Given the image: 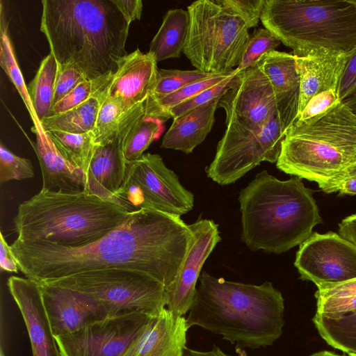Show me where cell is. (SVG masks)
Returning a JSON list of instances; mask_svg holds the SVG:
<instances>
[{
  "instance_id": "obj_1",
  "label": "cell",
  "mask_w": 356,
  "mask_h": 356,
  "mask_svg": "<svg viewBox=\"0 0 356 356\" xmlns=\"http://www.w3.org/2000/svg\"><path fill=\"white\" fill-rule=\"evenodd\" d=\"M193 238L181 216L140 209L86 245L17 238L10 248L19 270L37 283L87 270L122 268L145 273L167 289L176 279Z\"/></svg>"
},
{
  "instance_id": "obj_2",
  "label": "cell",
  "mask_w": 356,
  "mask_h": 356,
  "mask_svg": "<svg viewBox=\"0 0 356 356\" xmlns=\"http://www.w3.org/2000/svg\"><path fill=\"white\" fill-rule=\"evenodd\" d=\"M40 31L58 64L105 87L128 53L130 24L111 0H42Z\"/></svg>"
},
{
  "instance_id": "obj_3",
  "label": "cell",
  "mask_w": 356,
  "mask_h": 356,
  "mask_svg": "<svg viewBox=\"0 0 356 356\" xmlns=\"http://www.w3.org/2000/svg\"><path fill=\"white\" fill-rule=\"evenodd\" d=\"M186 321L240 348L271 346L282 334L284 301L272 283L228 281L203 271Z\"/></svg>"
},
{
  "instance_id": "obj_4",
  "label": "cell",
  "mask_w": 356,
  "mask_h": 356,
  "mask_svg": "<svg viewBox=\"0 0 356 356\" xmlns=\"http://www.w3.org/2000/svg\"><path fill=\"white\" fill-rule=\"evenodd\" d=\"M238 200L241 240L253 251L285 252L323 222L313 191L296 176L282 181L263 170L241 191Z\"/></svg>"
},
{
  "instance_id": "obj_5",
  "label": "cell",
  "mask_w": 356,
  "mask_h": 356,
  "mask_svg": "<svg viewBox=\"0 0 356 356\" xmlns=\"http://www.w3.org/2000/svg\"><path fill=\"white\" fill-rule=\"evenodd\" d=\"M131 212L86 190L69 193L42 188L19 205L13 222L20 241L79 247L119 227Z\"/></svg>"
},
{
  "instance_id": "obj_6",
  "label": "cell",
  "mask_w": 356,
  "mask_h": 356,
  "mask_svg": "<svg viewBox=\"0 0 356 356\" xmlns=\"http://www.w3.org/2000/svg\"><path fill=\"white\" fill-rule=\"evenodd\" d=\"M355 163L356 113L339 101L325 113L292 124L276 167L321 185Z\"/></svg>"
},
{
  "instance_id": "obj_7",
  "label": "cell",
  "mask_w": 356,
  "mask_h": 356,
  "mask_svg": "<svg viewBox=\"0 0 356 356\" xmlns=\"http://www.w3.org/2000/svg\"><path fill=\"white\" fill-rule=\"evenodd\" d=\"M261 22L296 57L320 48L347 54L356 47L349 0H266Z\"/></svg>"
},
{
  "instance_id": "obj_8",
  "label": "cell",
  "mask_w": 356,
  "mask_h": 356,
  "mask_svg": "<svg viewBox=\"0 0 356 356\" xmlns=\"http://www.w3.org/2000/svg\"><path fill=\"white\" fill-rule=\"evenodd\" d=\"M189 27L183 53L202 72L226 73L240 64L250 40L244 22L216 0L190 4Z\"/></svg>"
},
{
  "instance_id": "obj_9",
  "label": "cell",
  "mask_w": 356,
  "mask_h": 356,
  "mask_svg": "<svg viewBox=\"0 0 356 356\" xmlns=\"http://www.w3.org/2000/svg\"><path fill=\"white\" fill-rule=\"evenodd\" d=\"M104 304L110 316L140 312L156 316L165 307V287L153 277L130 269L92 270L45 281Z\"/></svg>"
},
{
  "instance_id": "obj_10",
  "label": "cell",
  "mask_w": 356,
  "mask_h": 356,
  "mask_svg": "<svg viewBox=\"0 0 356 356\" xmlns=\"http://www.w3.org/2000/svg\"><path fill=\"white\" fill-rule=\"evenodd\" d=\"M223 136L206 172L220 185L236 182L263 161L276 163L286 131L278 115L251 129L236 122L226 124Z\"/></svg>"
},
{
  "instance_id": "obj_11",
  "label": "cell",
  "mask_w": 356,
  "mask_h": 356,
  "mask_svg": "<svg viewBox=\"0 0 356 356\" xmlns=\"http://www.w3.org/2000/svg\"><path fill=\"white\" fill-rule=\"evenodd\" d=\"M130 211L140 209L182 216L193 208L194 195L156 154L146 153L127 164L124 181L115 194Z\"/></svg>"
},
{
  "instance_id": "obj_12",
  "label": "cell",
  "mask_w": 356,
  "mask_h": 356,
  "mask_svg": "<svg viewBox=\"0 0 356 356\" xmlns=\"http://www.w3.org/2000/svg\"><path fill=\"white\" fill-rule=\"evenodd\" d=\"M152 317L121 314L54 337L61 356H121Z\"/></svg>"
},
{
  "instance_id": "obj_13",
  "label": "cell",
  "mask_w": 356,
  "mask_h": 356,
  "mask_svg": "<svg viewBox=\"0 0 356 356\" xmlns=\"http://www.w3.org/2000/svg\"><path fill=\"white\" fill-rule=\"evenodd\" d=\"M294 266L318 289L356 278V245L340 235L313 233L300 245Z\"/></svg>"
},
{
  "instance_id": "obj_14",
  "label": "cell",
  "mask_w": 356,
  "mask_h": 356,
  "mask_svg": "<svg viewBox=\"0 0 356 356\" xmlns=\"http://www.w3.org/2000/svg\"><path fill=\"white\" fill-rule=\"evenodd\" d=\"M218 107L225 112V124L236 122L251 129L279 115L271 84L259 63L237 71L219 100Z\"/></svg>"
},
{
  "instance_id": "obj_15",
  "label": "cell",
  "mask_w": 356,
  "mask_h": 356,
  "mask_svg": "<svg viewBox=\"0 0 356 356\" xmlns=\"http://www.w3.org/2000/svg\"><path fill=\"white\" fill-rule=\"evenodd\" d=\"M146 102L129 109L115 131L103 143L95 145L86 191L120 204L115 194L122 186L126 172L123 144L135 124L147 115Z\"/></svg>"
},
{
  "instance_id": "obj_16",
  "label": "cell",
  "mask_w": 356,
  "mask_h": 356,
  "mask_svg": "<svg viewBox=\"0 0 356 356\" xmlns=\"http://www.w3.org/2000/svg\"><path fill=\"white\" fill-rule=\"evenodd\" d=\"M188 225L193 241L176 279L165 289V307L178 316L189 312L202 266L221 240L218 225L212 220L202 219Z\"/></svg>"
},
{
  "instance_id": "obj_17",
  "label": "cell",
  "mask_w": 356,
  "mask_h": 356,
  "mask_svg": "<svg viewBox=\"0 0 356 356\" xmlns=\"http://www.w3.org/2000/svg\"><path fill=\"white\" fill-rule=\"evenodd\" d=\"M38 284L54 337L74 332L111 317L106 306L95 299L69 289Z\"/></svg>"
},
{
  "instance_id": "obj_18",
  "label": "cell",
  "mask_w": 356,
  "mask_h": 356,
  "mask_svg": "<svg viewBox=\"0 0 356 356\" xmlns=\"http://www.w3.org/2000/svg\"><path fill=\"white\" fill-rule=\"evenodd\" d=\"M157 71L155 57L149 51L144 54L137 49L127 54L117 72L98 92L130 109L145 103L154 94Z\"/></svg>"
},
{
  "instance_id": "obj_19",
  "label": "cell",
  "mask_w": 356,
  "mask_h": 356,
  "mask_svg": "<svg viewBox=\"0 0 356 356\" xmlns=\"http://www.w3.org/2000/svg\"><path fill=\"white\" fill-rule=\"evenodd\" d=\"M7 285L26 327L33 356H61L43 305L38 283L11 276Z\"/></svg>"
},
{
  "instance_id": "obj_20",
  "label": "cell",
  "mask_w": 356,
  "mask_h": 356,
  "mask_svg": "<svg viewBox=\"0 0 356 356\" xmlns=\"http://www.w3.org/2000/svg\"><path fill=\"white\" fill-rule=\"evenodd\" d=\"M188 329L186 317L165 307L150 318L121 356H184Z\"/></svg>"
},
{
  "instance_id": "obj_21",
  "label": "cell",
  "mask_w": 356,
  "mask_h": 356,
  "mask_svg": "<svg viewBox=\"0 0 356 356\" xmlns=\"http://www.w3.org/2000/svg\"><path fill=\"white\" fill-rule=\"evenodd\" d=\"M258 63L271 84L280 120L287 132L298 114L300 79L296 57L274 50L266 54Z\"/></svg>"
},
{
  "instance_id": "obj_22",
  "label": "cell",
  "mask_w": 356,
  "mask_h": 356,
  "mask_svg": "<svg viewBox=\"0 0 356 356\" xmlns=\"http://www.w3.org/2000/svg\"><path fill=\"white\" fill-rule=\"evenodd\" d=\"M295 57L300 79L298 115L314 96L337 90L347 54L320 48L306 56Z\"/></svg>"
},
{
  "instance_id": "obj_23",
  "label": "cell",
  "mask_w": 356,
  "mask_h": 356,
  "mask_svg": "<svg viewBox=\"0 0 356 356\" xmlns=\"http://www.w3.org/2000/svg\"><path fill=\"white\" fill-rule=\"evenodd\" d=\"M32 131L36 136L33 147L42 171V188L69 193L87 190V175L61 154L40 124L33 125Z\"/></svg>"
},
{
  "instance_id": "obj_24",
  "label": "cell",
  "mask_w": 356,
  "mask_h": 356,
  "mask_svg": "<svg viewBox=\"0 0 356 356\" xmlns=\"http://www.w3.org/2000/svg\"><path fill=\"white\" fill-rule=\"evenodd\" d=\"M219 100L199 106L173 119L163 137L161 147L191 153L210 133Z\"/></svg>"
},
{
  "instance_id": "obj_25",
  "label": "cell",
  "mask_w": 356,
  "mask_h": 356,
  "mask_svg": "<svg viewBox=\"0 0 356 356\" xmlns=\"http://www.w3.org/2000/svg\"><path fill=\"white\" fill-rule=\"evenodd\" d=\"M188 27L189 14L187 10H169L150 42L149 52L157 62L179 58L186 44Z\"/></svg>"
},
{
  "instance_id": "obj_26",
  "label": "cell",
  "mask_w": 356,
  "mask_h": 356,
  "mask_svg": "<svg viewBox=\"0 0 356 356\" xmlns=\"http://www.w3.org/2000/svg\"><path fill=\"white\" fill-rule=\"evenodd\" d=\"M99 107L100 99L96 93L81 104L43 120L40 126L44 131L56 130L76 134L91 132L95 127Z\"/></svg>"
},
{
  "instance_id": "obj_27",
  "label": "cell",
  "mask_w": 356,
  "mask_h": 356,
  "mask_svg": "<svg viewBox=\"0 0 356 356\" xmlns=\"http://www.w3.org/2000/svg\"><path fill=\"white\" fill-rule=\"evenodd\" d=\"M312 321L329 345L356 356V314L332 316L316 312Z\"/></svg>"
},
{
  "instance_id": "obj_28",
  "label": "cell",
  "mask_w": 356,
  "mask_h": 356,
  "mask_svg": "<svg viewBox=\"0 0 356 356\" xmlns=\"http://www.w3.org/2000/svg\"><path fill=\"white\" fill-rule=\"evenodd\" d=\"M58 67V64L50 52L42 60L35 77L27 86L35 117L40 123L50 116L53 108Z\"/></svg>"
},
{
  "instance_id": "obj_29",
  "label": "cell",
  "mask_w": 356,
  "mask_h": 356,
  "mask_svg": "<svg viewBox=\"0 0 356 356\" xmlns=\"http://www.w3.org/2000/svg\"><path fill=\"white\" fill-rule=\"evenodd\" d=\"M61 154L88 176L90 163L95 147L92 131L76 134L61 131H46Z\"/></svg>"
},
{
  "instance_id": "obj_30",
  "label": "cell",
  "mask_w": 356,
  "mask_h": 356,
  "mask_svg": "<svg viewBox=\"0 0 356 356\" xmlns=\"http://www.w3.org/2000/svg\"><path fill=\"white\" fill-rule=\"evenodd\" d=\"M0 65L11 82L17 90L28 111L30 113L33 125L40 124L37 120L31 101L27 90V86L16 60L15 51L8 35V23L6 16L1 12L0 30Z\"/></svg>"
},
{
  "instance_id": "obj_31",
  "label": "cell",
  "mask_w": 356,
  "mask_h": 356,
  "mask_svg": "<svg viewBox=\"0 0 356 356\" xmlns=\"http://www.w3.org/2000/svg\"><path fill=\"white\" fill-rule=\"evenodd\" d=\"M163 122L156 118H141L132 127L123 144V154L127 163L140 158L150 144L158 139L163 130Z\"/></svg>"
},
{
  "instance_id": "obj_32",
  "label": "cell",
  "mask_w": 356,
  "mask_h": 356,
  "mask_svg": "<svg viewBox=\"0 0 356 356\" xmlns=\"http://www.w3.org/2000/svg\"><path fill=\"white\" fill-rule=\"evenodd\" d=\"M100 107L95 127L92 131L96 144L106 140L117 129L122 118L129 109L125 108L121 103L100 95ZM131 109V108H130Z\"/></svg>"
},
{
  "instance_id": "obj_33",
  "label": "cell",
  "mask_w": 356,
  "mask_h": 356,
  "mask_svg": "<svg viewBox=\"0 0 356 356\" xmlns=\"http://www.w3.org/2000/svg\"><path fill=\"white\" fill-rule=\"evenodd\" d=\"M214 74L206 73L199 70H180L159 69L154 94L150 97L159 99L173 93L190 83L209 77Z\"/></svg>"
},
{
  "instance_id": "obj_34",
  "label": "cell",
  "mask_w": 356,
  "mask_h": 356,
  "mask_svg": "<svg viewBox=\"0 0 356 356\" xmlns=\"http://www.w3.org/2000/svg\"><path fill=\"white\" fill-rule=\"evenodd\" d=\"M280 43V40L267 29H256L250 37L236 70L240 72L254 65L266 54L274 51Z\"/></svg>"
},
{
  "instance_id": "obj_35",
  "label": "cell",
  "mask_w": 356,
  "mask_h": 356,
  "mask_svg": "<svg viewBox=\"0 0 356 356\" xmlns=\"http://www.w3.org/2000/svg\"><path fill=\"white\" fill-rule=\"evenodd\" d=\"M34 177L32 163L29 159L20 157L0 144V183L11 180H22Z\"/></svg>"
},
{
  "instance_id": "obj_36",
  "label": "cell",
  "mask_w": 356,
  "mask_h": 356,
  "mask_svg": "<svg viewBox=\"0 0 356 356\" xmlns=\"http://www.w3.org/2000/svg\"><path fill=\"white\" fill-rule=\"evenodd\" d=\"M234 75L170 108L166 111L168 119L176 118L199 106L220 100L227 90L229 83Z\"/></svg>"
},
{
  "instance_id": "obj_37",
  "label": "cell",
  "mask_w": 356,
  "mask_h": 356,
  "mask_svg": "<svg viewBox=\"0 0 356 356\" xmlns=\"http://www.w3.org/2000/svg\"><path fill=\"white\" fill-rule=\"evenodd\" d=\"M102 90V86L98 83L88 79L84 80L54 105L49 117L66 112L81 104Z\"/></svg>"
},
{
  "instance_id": "obj_38",
  "label": "cell",
  "mask_w": 356,
  "mask_h": 356,
  "mask_svg": "<svg viewBox=\"0 0 356 356\" xmlns=\"http://www.w3.org/2000/svg\"><path fill=\"white\" fill-rule=\"evenodd\" d=\"M217 2L237 15L248 29L257 25L266 0H216Z\"/></svg>"
},
{
  "instance_id": "obj_39",
  "label": "cell",
  "mask_w": 356,
  "mask_h": 356,
  "mask_svg": "<svg viewBox=\"0 0 356 356\" xmlns=\"http://www.w3.org/2000/svg\"><path fill=\"white\" fill-rule=\"evenodd\" d=\"M86 79L83 74L73 65L58 64L53 106Z\"/></svg>"
},
{
  "instance_id": "obj_40",
  "label": "cell",
  "mask_w": 356,
  "mask_h": 356,
  "mask_svg": "<svg viewBox=\"0 0 356 356\" xmlns=\"http://www.w3.org/2000/svg\"><path fill=\"white\" fill-rule=\"evenodd\" d=\"M339 101L337 90L322 92L310 99L303 111L298 115L297 120H307L321 115Z\"/></svg>"
},
{
  "instance_id": "obj_41",
  "label": "cell",
  "mask_w": 356,
  "mask_h": 356,
  "mask_svg": "<svg viewBox=\"0 0 356 356\" xmlns=\"http://www.w3.org/2000/svg\"><path fill=\"white\" fill-rule=\"evenodd\" d=\"M318 186L326 193L339 192L340 195H355L356 163L334 179Z\"/></svg>"
},
{
  "instance_id": "obj_42",
  "label": "cell",
  "mask_w": 356,
  "mask_h": 356,
  "mask_svg": "<svg viewBox=\"0 0 356 356\" xmlns=\"http://www.w3.org/2000/svg\"><path fill=\"white\" fill-rule=\"evenodd\" d=\"M316 312L339 316L356 314V296L344 298H316Z\"/></svg>"
},
{
  "instance_id": "obj_43",
  "label": "cell",
  "mask_w": 356,
  "mask_h": 356,
  "mask_svg": "<svg viewBox=\"0 0 356 356\" xmlns=\"http://www.w3.org/2000/svg\"><path fill=\"white\" fill-rule=\"evenodd\" d=\"M337 92L341 102L356 94V47L347 54V60Z\"/></svg>"
},
{
  "instance_id": "obj_44",
  "label": "cell",
  "mask_w": 356,
  "mask_h": 356,
  "mask_svg": "<svg viewBox=\"0 0 356 356\" xmlns=\"http://www.w3.org/2000/svg\"><path fill=\"white\" fill-rule=\"evenodd\" d=\"M356 296V278L345 282L318 289L316 298H344Z\"/></svg>"
},
{
  "instance_id": "obj_45",
  "label": "cell",
  "mask_w": 356,
  "mask_h": 356,
  "mask_svg": "<svg viewBox=\"0 0 356 356\" xmlns=\"http://www.w3.org/2000/svg\"><path fill=\"white\" fill-rule=\"evenodd\" d=\"M111 1L129 24L140 19L143 7L141 0Z\"/></svg>"
},
{
  "instance_id": "obj_46",
  "label": "cell",
  "mask_w": 356,
  "mask_h": 356,
  "mask_svg": "<svg viewBox=\"0 0 356 356\" xmlns=\"http://www.w3.org/2000/svg\"><path fill=\"white\" fill-rule=\"evenodd\" d=\"M0 266L1 270L10 273H18V264L2 232L0 234Z\"/></svg>"
},
{
  "instance_id": "obj_47",
  "label": "cell",
  "mask_w": 356,
  "mask_h": 356,
  "mask_svg": "<svg viewBox=\"0 0 356 356\" xmlns=\"http://www.w3.org/2000/svg\"><path fill=\"white\" fill-rule=\"evenodd\" d=\"M339 235L356 245V214L344 218L339 224Z\"/></svg>"
},
{
  "instance_id": "obj_48",
  "label": "cell",
  "mask_w": 356,
  "mask_h": 356,
  "mask_svg": "<svg viewBox=\"0 0 356 356\" xmlns=\"http://www.w3.org/2000/svg\"><path fill=\"white\" fill-rule=\"evenodd\" d=\"M184 356H230L224 353L219 347L213 345V348L207 351L195 350L186 348Z\"/></svg>"
},
{
  "instance_id": "obj_49",
  "label": "cell",
  "mask_w": 356,
  "mask_h": 356,
  "mask_svg": "<svg viewBox=\"0 0 356 356\" xmlns=\"http://www.w3.org/2000/svg\"><path fill=\"white\" fill-rule=\"evenodd\" d=\"M310 356H345V355H339L335 354L332 352L324 350V351H320V352L315 353L311 355Z\"/></svg>"
},
{
  "instance_id": "obj_50",
  "label": "cell",
  "mask_w": 356,
  "mask_h": 356,
  "mask_svg": "<svg viewBox=\"0 0 356 356\" xmlns=\"http://www.w3.org/2000/svg\"><path fill=\"white\" fill-rule=\"evenodd\" d=\"M356 7V0H349Z\"/></svg>"
},
{
  "instance_id": "obj_51",
  "label": "cell",
  "mask_w": 356,
  "mask_h": 356,
  "mask_svg": "<svg viewBox=\"0 0 356 356\" xmlns=\"http://www.w3.org/2000/svg\"><path fill=\"white\" fill-rule=\"evenodd\" d=\"M0 356H5L4 353H3V349H2V348H1V353H0Z\"/></svg>"
},
{
  "instance_id": "obj_52",
  "label": "cell",
  "mask_w": 356,
  "mask_h": 356,
  "mask_svg": "<svg viewBox=\"0 0 356 356\" xmlns=\"http://www.w3.org/2000/svg\"><path fill=\"white\" fill-rule=\"evenodd\" d=\"M348 356H355V355H348Z\"/></svg>"
}]
</instances>
